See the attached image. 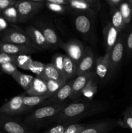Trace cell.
<instances>
[{
  "instance_id": "9",
  "label": "cell",
  "mask_w": 132,
  "mask_h": 133,
  "mask_svg": "<svg viewBox=\"0 0 132 133\" xmlns=\"http://www.w3.org/2000/svg\"><path fill=\"white\" fill-rule=\"evenodd\" d=\"M35 27H37L45 37L47 42L52 48H60L63 42L51 25L44 22H38L36 23Z\"/></svg>"
},
{
  "instance_id": "1",
  "label": "cell",
  "mask_w": 132,
  "mask_h": 133,
  "mask_svg": "<svg viewBox=\"0 0 132 133\" xmlns=\"http://www.w3.org/2000/svg\"><path fill=\"white\" fill-rule=\"evenodd\" d=\"M107 106L108 103L106 102H92L89 100L67 104L50 122L70 124L85 117L104 111Z\"/></svg>"
},
{
  "instance_id": "18",
  "label": "cell",
  "mask_w": 132,
  "mask_h": 133,
  "mask_svg": "<svg viewBox=\"0 0 132 133\" xmlns=\"http://www.w3.org/2000/svg\"><path fill=\"white\" fill-rule=\"evenodd\" d=\"M75 26L78 32L87 36L92 31V22L89 16L84 14H80L75 18Z\"/></svg>"
},
{
  "instance_id": "48",
  "label": "cell",
  "mask_w": 132,
  "mask_h": 133,
  "mask_svg": "<svg viewBox=\"0 0 132 133\" xmlns=\"http://www.w3.org/2000/svg\"><path fill=\"white\" fill-rule=\"evenodd\" d=\"M0 133H5V132H3V131H1V130H0Z\"/></svg>"
},
{
  "instance_id": "50",
  "label": "cell",
  "mask_w": 132,
  "mask_h": 133,
  "mask_svg": "<svg viewBox=\"0 0 132 133\" xmlns=\"http://www.w3.org/2000/svg\"><path fill=\"white\" fill-rule=\"evenodd\" d=\"M1 10H0V14H1Z\"/></svg>"
},
{
  "instance_id": "21",
  "label": "cell",
  "mask_w": 132,
  "mask_h": 133,
  "mask_svg": "<svg viewBox=\"0 0 132 133\" xmlns=\"http://www.w3.org/2000/svg\"><path fill=\"white\" fill-rule=\"evenodd\" d=\"M51 96V95L49 94L43 96H25L23 98V105L27 111H28L34 107L42 104Z\"/></svg>"
},
{
  "instance_id": "8",
  "label": "cell",
  "mask_w": 132,
  "mask_h": 133,
  "mask_svg": "<svg viewBox=\"0 0 132 133\" xmlns=\"http://www.w3.org/2000/svg\"><path fill=\"white\" fill-rule=\"evenodd\" d=\"M65 51L66 55L78 65L85 51L84 44L76 39H72L67 42H63L60 47Z\"/></svg>"
},
{
  "instance_id": "45",
  "label": "cell",
  "mask_w": 132,
  "mask_h": 133,
  "mask_svg": "<svg viewBox=\"0 0 132 133\" xmlns=\"http://www.w3.org/2000/svg\"><path fill=\"white\" fill-rule=\"evenodd\" d=\"M127 110H128V111L130 113L131 115L132 116V105L131 107H129L127 109Z\"/></svg>"
},
{
  "instance_id": "26",
  "label": "cell",
  "mask_w": 132,
  "mask_h": 133,
  "mask_svg": "<svg viewBox=\"0 0 132 133\" xmlns=\"http://www.w3.org/2000/svg\"><path fill=\"white\" fill-rule=\"evenodd\" d=\"M93 5L87 0H68V6L78 11L93 12Z\"/></svg>"
},
{
  "instance_id": "22",
  "label": "cell",
  "mask_w": 132,
  "mask_h": 133,
  "mask_svg": "<svg viewBox=\"0 0 132 133\" xmlns=\"http://www.w3.org/2000/svg\"><path fill=\"white\" fill-rule=\"evenodd\" d=\"M97 91H98V77L95 74L89 79L87 84L82 92V96L87 99L89 101H91L94 95L97 94Z\"/></svg>"
},
{
  "instance_id": "30",
  "label": "cell",
  "mask_w": 132,
  "mask_h": 133,
  "mask_svg": "<svg viewBox=\"0 0 132 133\" xmlns=\"http://www.w3.org/2000/svg\"><path fill=\"white\" fill-rule=\"evenodd\" d=\"M3 18L6 20V22L10 23H15L18 22V15L17 10L14 6L7 8L2 11Z\"/></svg>"
},
{
  "instance_id": "11",
  "label": "cell",
  "mask_w": 132,
  "mask_h": 133,
  "mask_svg": "<svg viewBox=\"0 0 132 133\" xmlns=\"http://www.w3.org/2000/svg\"><path fill=\"white\" fill-rule=\"evenodd\" d=\"M39 51L36 48L27 45H19V44H12L0 40V53H5L10 55H29Z\"/></svg>"
},
{
  "instance_id": "31",
  "label": "cell",
  "mask_w": 132,
  "mask_h": 133,
  "mask_svg": "<svg viewBox=\"0 0 132 133\" xmlns=\"http://www.w3.org/2000/svg\"><path fill=\"white\" fill-rule=\"evenodd\" d=\"M63 57H64V54L59 53H55L53 56L51 63L65 77L64 71H63Z\"/></svg>"
},
{
  "instance_id": "16",
  "label": "cell",
  "mask_w": 132,
  "mask_h": 133,
  "mask_svg": "<svg viewBox=\"0 0 132 133\" xmlns=\"http://www.w3.org/2000/svg\"><path fill=\"white\" fill-rule=\"evenodd\" d=\"M103 36L106 53H110L119 38V32L110 22H107L104 27Z\"/></svg>"
},
{
  "instance_id": "13",
  "label": "cell",
  "mask_w": 132,
  "mask_h": 133,
  "mask_svg": "<svg viewBox=\"0 0 132 133\" xmlns=\"http://www.w3.org/2000/svg\"><path fill=\"white\" fill-rule=\"evenodd\" d=\"M94 75H95V72L93 70L86 74L77 75L72 81V93L69 98L71 99H76L79 98L82 96V92L87 84L89 79Z\"/></svg>"
},
{
  "instance_id": "33",
  "label": "cell",
  "mask_w": 132,
  "mask_h": 133,
  "mask_svg": "<svg viewBox=\"0 0 132 133\" xmlns=\"http://www.w3.org/2000/svg\"><path fill=\"white\" fill-rule=\"evenodd\" d=\"M45 64L37 61H32L29 67V70L37 77L40 76L45 69Z\"/></svg>"
},
{
  "instance_id": "29",
  "label": "cell",
  "mask_w": 132,
  "mask_h": 133,
  "mask_svg": "<svg viewBox=\"0 0 132 133\" xmlns=\"http://www.w3.org/2000/svg\"><path fill=\"white\" fill-rule=\"evenodd\" d=\"M46 82L47 87L48 94L51 96L54 95L58 90L62 88L68 81L62 80V81H56V80H45Z\"/></svg>"
},
{
  "instance_id": "19",
  "label": "cell",
  "mask_w": 132,
  "mask_h": 133,
  "mask_svg": "<svg viewBox=\"0 0 132 133\" xmlns=\"http://www.w3.org/2000/svg\"><path fill=\"white\" fill-rule=\"evenodd\" d=\"M25 93L28 96H43L48 94L46 82L38 77H34L31 87Z\"/></svg>"
},
{
  "instance_id": "27",
  "label": "cell",
  "mask_w": 132,
  "mask_h": 133,
  "mask_svg": "<svg viewBox=\"0 0 132 133\" xmlns=\"http://www.w3.org/2000/svg\"><path fill=\"white\" fill-rule=\"evenodd\" d=\"M119 10L124 19L125 24L128 25L130 23L132 18V9L128 1H124L119 5Z\"/></svg>"
},
{
  "instance_id": "17",
  "label": "cell",
  "mask_w": 132,
  "mask_h": 133,
  "mask_svg": "<svg viewBox=\"0 0 132 133\" xmlns=\"http://www.w3.org/2000/svg\"><path fill=\"white\" fill-rule=\"evenodd\" d=\"M116 125H117V121L109 119L87 125L80 133H109Z\"/></svg>"
},
{
  "instance_id": "34",
  "label": "cell",
  "mask_w": 132,
  "mask_h": 133,
  "mask_svg": "<svg viewBox=\"0 0 132 133\" xmlns=\"http://www.w3.org/2000/svg\"><path fill=\"white\" fill-rule=\"evenodd\" d=\"M117 125H120L124 128H128L132 132V116L127 110L124 112L122 120L117 121Z\"/></svg>"
},
{
  "instance_id": "10",
  "label": "cell",
  "mask_w": 132,
  "mask_h": 133,
  "mask_svg": "<svg viewBox=\"0 0 132 133\" xmlns=\"http://www.w3.org/2000/svg\"><path fill=\"white\" fill-rule=\"evenodd\" d=\"M94 64L95 58L94 53L91 48L86 47L85 48L84 55L77 65L76 76L94 70Z\"/></svg>"
},
{
  "instance_id": "3",
  "label": "cell",
  "mask_w": 132,
  "mask_h": 133,
  "mask_svg": "<svg viewBox=\"0 0 132 133\" xmlns=\"http://www.w3.org/2000/svg\"><path fill=\"white\" fill-rule=\"evenodd\" d=\"M126 34L119 35L116 44L110 52L109 55V74L108 81L113 79L120 67L125 53V40Z\"/></svg>"
},
{
  "instance_id": "37",
  "label": "cell",
  "mask_w": 132,
  "mask_h": 133,
  "mask_svg": "<svg viewBox=\"0 0 132 133\" xmlns=\"http://www.w3.org/2000/svg\"><path fill=\"white\" fill-rule=\"evenodd\" d=\"M45 6L52 12L58 13V14H63L66 11V6L59 5V4L51 3L45 2Z\"/></svg>"
},
{
  "instance_id": "46",
  "label": "cell",
  "mask_w": 132,
  "mask_h": 133,
  "mask_svg": "<svg viewBox=\"0 0 132 133\" xmlns=\"http://www.w3.org/2000/svg\"><path fill=\"white\" fill-rule=\"evenodd\" d=\"M87 1H89V2H90V3H93V4L97 3V1H96L95 0H87Z\"/></svg>"
},
{
  "instance_id": "7",
  "label": "cell",
  "mask_w": 132,
  "mask_h": 133,
  "mask_svg": "<svg viewBox=\"0 0 132 133\" xmlns=\"http://www.w3.org/2000/svg\"><path fill=\"white\" fill-rule=\"evenodd\" d=\"M1 40L15 44L27 45V46L32 47V48L38 49L34 45L32 42L31 41V39L29 38V37L27 36L25 32L21 30L14 28V27L5 30L1 36Z\"/></svg>"
},
{
  "instance_id": "12",
  "label": "cell",
  "mask_w": 132,
  "mask_h": 133,
  "mask_svg": "<svg viewBox=\"0 0 132 133\" xmlns=\"http://www.w3.org/2000/svg\"><path fill=\"white\" fill-rule=\"evenodd\" d=\"M109 55L110 53H106L103 56L95 60L94 71L97 77L102 81H108L109 74Z\"/></svg>"
},
{
  "instance_id": "38",
  "label": "cell",
  "mask_w": 132,
  "mask_h": 133,
  "mask_svg": "<svg viewBox=\"0 0 132 133\" xmlns=\"http://www.w3.org/2000/svg\"><path fill=\"white\" fill-rule=\"evenodd\" d=\"M16 57L17 55H15L0 53V66L3 64L7 63V62H12V63L15 64Z\"/></svg>"
},
{
  "instance_id": "2",
  "label": "cell",
  "mask_w": 132,
  "mask_h": 133,
  "mask_svg": "<svg viewBox=\"0 0 132 133\" xmlns=\"http://www.w3.org/2000/svg\"><path fill=\"white\" fill-rule=\"evenodd\" d=\"M66 105L67 103H61L44 105L27 116L23 122L28 126H36L45 122L47 119L50 121L59 114Z\"/></svg>"
},
{
  "instance_id": "6",
  "label": "cell",
  "mask_w": 132,
  "mask_h": 133,
  "mask_svg": "<svg viewBox=\"0 0 132 133\" xmlns=\"http://www.w3.org/2000/svg\"><path fill=\"white\" fill-rule=\"evenodd\" d=\"M26 95L25 92H24L10 99L0 107V113L14 116L27 112L23 105V98Z\"/></svg>"
},
{
  "instance_id": "20",
  "label": "cell",
  "mask_w": 132,
  "mask_h": 133,
  "mask_svg": "<svg viewBox=\"0 0 132 133\" xmlns=\"http://www.w3.org/2000/svg\"><path fill=\"white\" fill-rule=\"evenodd\" d=\"M38 77L41 78V79H43V80L68 81L58 70H57L56 68L51 62L45 64V69H44L43 71V73L40 75V76H38Z\"/></svg>"
},
{
  "instance_id": "47",
  "label": "cell",
  "mask_w": 132,
  "mask_h": 133,
  "mask_svg": "<svg viewBox=\"0 0 132 133\" xmlns=\"http://www.w3.org/2000/svg\"><path fill=\"white\" fill-rule=\"evenodd\" d=\"M128 2H129V5H130L131 7V9H132V0H128Z\"/></svg>"
},
{
  "instance_id": "41",
  "label": "cell",
  "mask_w": 132,
  "mask_h": 133,
  "mask_svg": "<svg viewBox=\"0 0 132 133\" xmlns=\"http://www.w3.org/2000/svg\"><path fill=\"white\" fill-rule=\"evenodd\" d=\"M45 2L59 4V5H64V6L68 5V0H45Z\"/></svg>"
},
{
  "instance_id": "24",
  "label": "cell",
  "mask_w": 132,
  "mask_h": 133,
  "mask_svg": "<svg viewBox=\"0 0 132 133\" xmlns=\"http://www.w3.org/2000/svg\"><path fill=\"white\" fill-rule=\"evenodd\" d=\"M12 77L16 81V83L20 87H21V88H23L25 92L28 90V89L31 87V84L34 77L31 75L23 74L18 70L16 72L14 73L12 75Z\"/></svg>"
},
{
  "instance_id": "5",
  "label": "cell",
  "mask_w": 132,
  "mask_h": 133,
  "mask_svg": "<svg viewBox=\"0 0 132 133\" xmlns=\"http://www.w3.org/2000/svg\"><path fill=\"white\" fill-rule=\"evenodd\" d=\"M0 130L5 133H35L28 125L13 116L0 113Z\"/></svg>"
},
{
  "instance_id": "42",
  "label": "cell",
  "mask_w": 132,
  "mask_h": 133,
  "mask_svg": "<svg viewBox=\"0 0 132 133\" xmlns=\"http://www.w3.org/2000/svg\"><path fill=\"white\" fill-rule=\"evenodd\" d=\"M125 0H106L109 5H110L111 8L115 7V6H119L121 3Z\"/></svg>"
},
{
  "instance_id": "44",
  "label": "cell",
  "mask_w": 132,
  "mask_h": 133,
  "mask_svg": "<svg viewBox=\"0 0 132 133\" xmlns=\"http://www.w3.org/2000/svg\"><path fill=\"white\" fill-rule=\"evenodd\" d=\"M21 1H29L34 2H45V0H21Z\"/></svg>"
},
{
  "instance_id": "28",
  "label": "cell",
  "mask_w": 132,
  "mask_h": 133,
  "mask_svg": "<svg viewBox=\"0 0 132 133\" xmlns=\"http://www.w3.org/2000/svg\"><path fill=\"white\" fill-rule=\"evenodd\" d=\"M33 60L31 58V55L27 54L18 55L16 60L15 64L17 67L24 70H29L30 65Z\"/></svg>"
},
{
  "instance_id": "23",
  "label": "cell",
  "mask_w": 132,
  "mask_h": 133,
  "mask_svg": "<svg viewBox=\"0 0 132 133\" xmlns=\"http://www.w3.org/2000/svg\"><path fill=\"white\" fill-rule=\"evenodd\" d=\"M113 26L117 30L118 32L120 33L123 29L126 27V25L125 24L124 19H123L122 14L119 10V6L112 7L111 10V22Z\"/></svg>"
},
{
  "instance_id": "4",
  "label": "cell",
  "mask_w": 132,
  "mask_h": 133,
  "mask_svg": "<svg viewBox=\"0 0 132 133\" xmlns=\"http://www.w3.org/2000/svg\"><path fill=\"white\" fill-rule=\"evenodd\" d=\"M45 5V2L17 0L14 6L17 10L19 22L23 23L28 21L39 12Z\"/></svg>"
},
{
  "instance_id": "49",
  "label": "cell",
  "mask_w": 132,
  "mask_h": 133,
  "mask_svg": "<svg viewBox=\"0 0 132 133\" xmlns=\"http://www.w3.org/2000/svg\"><path fill=\"white\" fill-rule=\"evenodd\" d=\"M95 1H97H97H99V0H95Z\"/></svg>"
},
{
  "instance_id": "39",
  "label": "cell",
  "mask_w": 132,
  "mask_h": 133,
  "mask_svg": "<svg viewBox=\"0 0 132 133\" xmlns=\"http://www.w3.org/2000/svg\"><path fill=\"white\" fill-rule=\"evenodd\" d=\"M68 125V123H60L50 128L44 133H64Z\"/></svg>"
},
{
  "instance_id": "35",
  "label": "cell",
  "mask_w": 132,
  "mask_h": 133,
  "mask_svg": "<svg viewBox=\"0 0 132 133\" xmlns=\"http://www.w3.org/2000/svg\"><path fill=\"white\" fill-rule=\"evenodd\" d=\"M1 71L5 74H8V75H12L14 73L18 71V67L16 65L12 62H7V63L3 64L0 66Z\"/></svg>"
},
{
  "instance_id": "15",
  "label": "cell",
  "mask_w": 132,
  "mask_h": 133,
  "mask_svg": "<svg viewBox=\"0 0 132 133\" xmlns=\"http://www.w3.org/2000/svg\"><path fill=\"white\" fill-rule=\"evenodd\" d=\"M25 32L39 50L51 49L50 45L47 42L42 32L35 26L30 25L27 27L25 30Z\"/></svg>"
},
{
  "instance_id": "40",
  "label": "cell",
  "mask_w": 132,
  "mask_h": 133,
  "mask_svg": "<svg viewBox=\"0 0 132 133\" xmlns=\"http://www.w3.org/2000/svg\"><path fill=\"white\" fill-rule=\"evenodd\" d=\"M17 0H0V10L1 12L7 8L14 6Z\"/></svg>"
},
{
  "instance_id": "32",
  "label": "cell",
  "mask_w": 132,
  "mask_h": 133,
  "mask_svg": "<svg viewBox=\"0 0 132 133\" xmlns=\"http://www.w3.org/2000/svg\"><path fill=\"white\" fill-rule=\"evenodd\" d=\"M125 53L128 59L132 56V25L129 28L128 33L126 35L125 40Z\"/></svg>"
},
{
  "instance_id": "36",
  "label": "cell",
  "mask_w": 132,
  "mask_h": 133,
  "mask_svg": "<svg viewBox=\"0 0 132 133\" xmlns=\"http://www.w3.org/2000/svg\"><path fill=\"white\" fill-rule=\"evenodd\" d=\"M87 125L80 123H70L66 128L64 133H80Z\"/></svg>"
},
{
  "instance_id": "25",
  "label": "cell",
  "mask_w": 132,
  "mask_h": 133,
  "mask_svg": "<svg viewBox=\"0 0 132 133\" xmlns=\"http://www.w3.org/2000/svg\"><path fill=\"white\" fill-rule=\"evenodd\" d=\"M63 71L65 77L68 81L76 76L77 65L67 55H64L63 57Z\"/></svg>"
},
{
  "instance_id": "43",
  "label": "cell",
  "mask_w": 132,
  "mask_h": 133,
  "mask_svg": "<svg viewBox=\"0 0 132 133\" xmlns=\"http://www.w3.org/2000/svg\"><path fill=\"white\" fill-rule=\"evenodd\" d=\"M8 23L6 19L3 17L0 16V31H5L7 28Z\"/></svg>"
},
{
  "instance_id": "14",
  "label": "cell",
  "mask_w": 132,
  "mask_h": 133,
  "mask_svg": "<svg viewBox=\"0 0 132 133\" xmlns=\"http://www.w3.org/2000/svg\"><path fill=\"white\" fill-rule=\"evenodd\" d=\"M73 79L69 80L62 87L60 88L54 95L49 97L48 99L44 101L42 103L43 105H51L64 103L63 101L69 98L72 93V84Z\"/></svg>"
}]
</instances>
